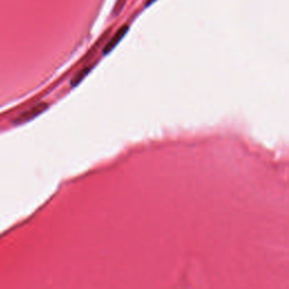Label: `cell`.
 <instances>
[{"label":"cell","instance_id":"4","mask_svg":"<svg viewBox=\"0 0 289 289\" xmlns=\"http://www.w3.org/2000/svg\"><path fill=\"white\" fill-rule=\"evenodd\" d=\"M156 0H146V6L148 7V6H151V5L153 4V3H155Z\"/></svg>","mask_w":289,"mask_h":289},{"label":"cell","instance_id":"1","mask_svg":"<svg viewBox=\"0 0 289 289\" xmlns=\"http://www.w3.org/2000/svg\"><path fill=\"white\" fill-rule=\"evenodd\" d=\"M47 107H49L47 103H37L35 105H33L32 108L27 109L26 111H24V112L19 114L18 117L14 120V123L23 124V123L31 121V120L36 118L37 115H40L42 112H44V111L47 109Z\"/></svg>","mask_w":289,"mask_h":289},{"label":"cell","instance_id":"2","mask_svg":"<svg viewBox=\"0 0 289 289\" xmlns=\"http://www.w3.org/2000/svg\"><path fill=\"white\" fill-rule=\"evenodd\" d=\"M128 31H129V26H128V25H123V26L120 27L119 30H118V32L114 34V36H113L112 38H111L108 44L105 45V49H104V51H103V54H104V55H108L109 52L112 51V50L114 49V47L118 45V43L122 40L123 36L127 34Z\"/></svg>","mask_w":289,"mask_h":289},{"label":"cell","instance_id":"3","mask_svg":"<svg viewBox=\"0 0 289 289\" xmlns=\"http://www.w3.org/2000/svg\"><path fill=\"white\" fill-rule=\"evenodd\" d=\"M93 67L94 65H90V66H87V67H85L84 69H81L80 71L77 72V74L75 75L74 78L71 79V86H77L78 85L81 80H83L86 76H87L89 74V71L93 69Z\"/></svg>","mask_w":289,"mask_h":289}]
</instances>
